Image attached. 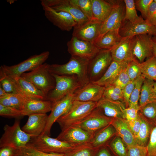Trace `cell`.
I'll list each match as a JSON object with an SVG mask.
<instances>
[{
  "instance_id": "obj_1",
  "label": "cell",
  "mask_w": 156,
  "mask_h": 156,
  "mask_svg": "<svg viewBox=\"0 0 156 156\" xmlns=\"http://www.w3.org/2000/svg\"><path fill=\"white\" fill-rule=\"evenodd\" d=\"M90 60L77 56H71L68 62L65 64H49V70L52 74L75 75L83 87L90 82L88 73Z\"/></svg>"
},
{
  "instance_id": "obj_2",
  "label": "cell",
  "mask_w": 156,
  "mask_h": 156,
  "mask_svg": "<svg viewBox=\"0 0 156 156\" xmlns=\"http://www.w3.org/2000/svg\"><path fill=\"white\" fill-rule=\"evenodd\" d=\"M97 102L74 101L68 112L56 122L62 130L81 122L96 107Z\"/></svg>"
},
{
  "instance_id": "obj_3",
  "label": "cell",
  "mask_w": 156,
  "mask_h": 156,
  "mask_svg": "<svg viewBox=\"0 0 156 156\" xmlns=\"http://www.w3.org/2000/svg\"><path fill=\"white\" fill-rule=\"evenodd\" d=\"M49 65L44 63L29 72L23 73L21 76L33 84L46 97L55 85V79L49 70Z\"/></svg>"
},
{
  "instance_id": "obj_4",
  "label": "cell",
  "mask_w": 156,
  "mask_h": 156,
  "mask_svg": "<svg viewBox=\"0 0 156 156\" xmlns=\"http://www.w3.org/2000/svg\"><path fill=\"white\" fill-rule=\"evenodd\" d=\"M27 145L46 153L63 154H65L78 146L44 134L32 137Z\"/></svg>"
},
{
  "instance_id": "obj_5",
  "label": "cell",
  "mask_w": 156,
  "mask_h": 156,
  "mask_svg": "<svg viewBox=\"0 0 156 156\" xmlns=\"http://www.w3.org/2000/svg\"><path fill=\"white\" fill-rule=\"evenodd\" d=\"M52 74L55 79V85L54 89L47 95L45 100L50 101L52 103L68 94L74 93L82 87L77 77L75 75Z\"/></svg>"
},
{
  "instance_id": "obj_6",
  "label": "cell",
  "mask_w": 156,
  "mask_h": 156,
  "mask_svg": "<svg viewBox=\"0 0 156 156\" xmlns=\"http://www.w3.org/2000/svg\"><path fill=\"white\" fill-rule=\"evenodd\" d=\"M50 55L49 51H45L36 54L20 63L14 65H5L0 67V77L7 76L11 77L21 76L27 71H31L43 64Z\"/></svg>"
},
{
  "instance_id": "obj_7",
  "label": "cell",
  "mask_w": 156,
  "mask_h": 156,
  "mask_svg": "<svg viewBox=\"0 0 156 156\" xmlns=\"http://www.w3.org/2000/svg\"><path fill=\"white\" fill-rule=\"evenodd\" d=\"M0 139V147H9L14 150L26 146L32 136L21 128L20 122L16 120L12 126L5 125Z\"/></svg>"
},
{
  "instance_id": "obj_8",
  "label": "cell",
  "mask_w": 156,
  "mask_h": 156,
  "mask_svg": "<svg viewBox=\"0 0 156 156\" xmlns=\"http://www.w3.org/2000/svg\"><path fill=\"white\" fill-rule=\"evenodd\" d=\"M113 60L110 50H100L90 60L88 70L90 82H95L100 78Z\"/></svg>"
},
{
  "instance_id": "obj_9",
  "label": "cell",
  "mask_w": 156,
  "mask_h": 156,
  "mask_svg": "<svg viewBox=\"0 0 156 156\" xmlns=\"http://www.w3.org/2000/svg\"><path fill=\"white\" fill-rule=\"evenodd\" d=\"M103 22L93 19L73 28L72 36L94 44L99 38Z\"/></svg>"
},
{
  "instance_id": "obj_10",
  "label": "cell",
  "mask_w": 156,
  "mask_h": 156,
  "mask_svg": "<svg viewBox=\"0 0 156 156\" xmlns=\"http://www.w3.org/2000/svg\"><path fill=\"white\" fill-rule=\"evenodd\" d=\"M112 119V118L104 115L96 107L81 122L75 125L81 127L93 137L99 130L110 124Z\"/></svg>"
},
{
  "instance_id": "obj_11",
  "label": "cell",
  "mask_w": 156,
  "mask_h": 156,
  "mask_svg": "<svg viewBox=\"0 0 156 156\" xmlns=\"http://www.w3.org/2000/svg\"><path fill=\"white\" fill-rule=\"evenodd\" d=\"M74 101V94L73 93L68 94L52 103L51 110L48 116L46 126L41 134L50 135L51 130L54 123L68 112Z\"/></svg>"
},
{
  "instance_id": "obj_12",
  "label": "cell",
  "mask_w": 156,
  "mask_h": 156,
  "mask_svg": "<svg viewBox=\"0 0 156 156\" xmlns=\"http://www.w3.org/2000/svg\"><path fill=\"white\" fill-rule=\"evenodd\" d=\"M152 36L140 34L133 37L132 50L133 57L140 63L153 55Z\"/></svg>"
},
{
  "instance_id": "obj_13",
  "label": "cell",
  "mask_w": 156,
  "mask_h": 156,
  "mask_svg": "<svg viewBox=\"0 0 156 156\" xmlns=\"http://www.w3.org/2000/svg\"><path fill=\"white\" fill-rule=\"evenodd\" d=\"M113 8L103 23L100 36L111 30L119 29L124 20L125 5L123 0H113Z\"/></svg>"
},
{
  "instance_id": "obj_14",
  "label": "cell",
  "mask_w": 156,
  "mask_h": 156,
  "mask_svg": "<svg viewBox=\"0 0 156 156\" xmlns=\"http://www.w3.org/2000/svg\"><path fill=\"white\" fill-rule=\"evenodd\" d=\"M42 5L47 6L58 11H63L70 14L77 23L80 25L89 20L85 15L70 0H41Z\"/></svg>"
},
{
  "instance_id": "obj_15",
  "label": "cell",
  "mask_w": 156,
  "mask_h": 156,
  "mask_svg": "<svg viewBox=\"0 0 156 156\" xmlns=\"http://www.w3.org/2000/svg\"><path fill=\"white\" fill-rule=\"evenodd\" d=\"M42 6L46 18L60 30L68 31L76 25L74 19L69 13L57 11L48 6Z\"/></svg>"
},
{
  "instance_id": "obj_16",
  "label": "cell",
  "mask_w": 156,
  "mask_h": 156,
  "mask_svg": "<svg viewBox=\"0 0 156 156\" xmlns=\"http://www.w3.org/2000/svg\"><path fill=\"white\" fill-rule=\"evenodd\" d=\"M67 51L71 56H77L90 60L100 50L94 44L73 36L67 42Z\"/></svg>"
},
{
  "instance_id": "obj_17",
  "label": "cell",
  "mask_w": 156,
  "mask_h": 156,
  "mask_svg": "<svg viewBox=\"0 0 156 156\" xmlns=\"http://www.w3.org/2000/svg\"><path fill=\"white\" fill-rule=\"evenodd\" d=\"M92 137L81 127L75 125L62 130L56 138L73 144L79 145L89 143Z\"/></svg>"
},
{
  "instance_id": "obj_18",
  "label": "cell",
  "mask_w": 156,
  "mask_h": 156,
  "mask_svg": "<svg viewBox=\"0 0 156 156\" xmlns=\"http://www.w3.org/2000/svg\"><path fill=\"white\" fill-rule=\"evenodd\" d=\"M119 33L122 38L143 34L156 36V26L144 19L134 23L123 21L119 29Z\"/></svg>"
},
{
  "instance_id": "obj_19",
  "label": "cell",
  "mask_w": 156,
  "mask_h": 156,
  "mask_svg": "<svg viewBox=\"0 0 156 156\" xmlns=\"http://www.w3.org/2000/svg\"><path fill=\"white\" fill-rule=\"evenodd\" d=\"M105 87L90 82L74 93L75 101L97 102L103 97Z\"/></svg>"
},
{
  "instance_id": "obj_20",
  "label": "cell",
  "mask_w": 156,
  "mask_h": 156,
  "mask_svg": "<svg viewBox=\"0 0 156 156\" xmlns=\"http://www.w3.org/2000/svg\"><path fill=\"white\" fill-rule=\"evenodd\" d=\"M96 108L104 115L109 118L125 119L124 111L126 105L122 102L112 101L102 97L97 102Z\"/></svg>"
},
{
  "instance_id": "obj_21",
  "label": "cell",
  "mask_w": 156,
  "mask_h": 156,
  "mask_svg": "<svg viewBox=\"0 0 156 156\" xmlns=\"http://www.w3.org/2000/svg\"><path fill=\"white\" fill-rule=\"evenodd\" d=\"M133 37L122 38L120 42L110 50L113 60L118 62H129L135 59L132 53Z\"/></svg>"
},
{
  "instance_id": "obj_22",
  "label": "cell",
  "mask_w": 156,
  "mask_h": 156,
  "mask_svg": "<svg viewBox=\"0 0 156 156\" xmlns=\"http://www.w3.org/2000/svg\"><path fill=\"white\" fill-rule=\"evenodd\" d=\"M11 77L19 94L26 98L45 101L46 96L44 94L30 82L21 76Z\"/></svg>"
},
{
  "instance_id": "obj_23",
  "label": "cell",
  "mask_w": 156,
  "mask_h": 156,
  "mask_svg": "<svg viewBox=\"0 0 156 156\" xmlns=\"http://www.w3.org/2000/svg\"><path fill=\"white\" fill-rule=\"evenodd\" d=\"M48 116L46 114L30 115L28 116L27 122L22 129L32 137L38 136L44 131L47 125Z\"/></svg>"
},
{
  "instance_id": "obj_24",
  "label": "cell",
  "mask_w": 156,
  "mask_h": 156,
  "mask_svg": "<svg viewBox=\"0 0 156 156\" xmlns=\"http://www.w3.org/2000/svg\"><path fill=\"white\" fill-rule=\"evenodd\" d=\"M52 103L49 101L26 99L21 110L23 116L36 114H46L51 111Z\"/></svg>"
},
{
  "instance_id": "obj_25",
  "label": "cell",
  "mask_w": 156,
  "mask_h": 156,
  "mask_svg": "<svg viewBox=\"0 0 156 156\" xmlns=\"http://www.w3.org/2000/svg\"><path fill=\"white\" fill-rule=\"evenodd\" d=\"M129 62L113 60L103 75L98 80L93 83L104 87L111 85L127 67Z\"/></svg>"
},
{
  "instance_id": "obj_26",
  "label": "cell",
  "mask_w": 156,
  "mask_h": 156,
  "mask_svg": "<svg viewBox=\"0 0 156 156\" xmlns=\"http://www.w3.org/2000/svg\"><path fill=\"white\" fill-rule=\"evenodd\" d=\"M111 124L116 131V134L120 138L127 147L137 144L126 119L122 118H112Z\"/></svg>"
},
{
  "instance_id": "obj_27",
  "label": "cell",
  "mask_w": 156,
  "mask_h": 156,
  "mask_svg": "<svg viewBox=\"0 0 156 156\" xmlns=\"http://www.w3.org/2000/svg\"><path fill=\"white\" fill-rule=\"evenodd\" d=\"M119 29L110 30L99 37L94 44L100 50H111L120 41Z\"/></svg>"
},
{
  "instance_id": "obj_28",
  "label": "cell",
  "mask_w": 156,
  "mask_h": 156,
  "mask_svg": "<svg viewBox=\"0 0 156 156\" xmlns=\"http://www.w3.org/2000/svg\"><path fill=\"white\" fill-rule=\"evenodd\" d=\"M93 19L103 22L111 11L113 0H91Z\"/></svg>"
},
{
  "instance_id": "obj_29",
  "label": "cell",
  "mask_w": 156,
  "mask_h": 156,
  "mask_svg": "<svg viewBox=\"0 0 156 156\" xmlns=\"http://www.w3.org/2000/svg\"><path fill=\"white\" fill-rule=\"evenodd\" d=\"M154 82L153 81L144 78L139 101L140 109L149 103L156 101V95L153 88Z\"/></svg>"
},
{
  "instance_id": "obj_30",
  "label": "cell",
  "mask_w": 156,
  "mask_h": 156,
  "mask_svg": "<svg viewBox=\"0 0 156 156\" xmlns=\"http://www.w3.org/2000/svg\"><path fill=\"white\" fill-rule=\"evenodd\" d=\"M116 134L115 129L110 124L97 132L89 143L93 147L100 148Z\"/></svg>"
},
{
  "instance_id": "obj_31",
  "label": "cell",
  "mask_w": 156,
  "mask_h": 156,
  "mask_svg": "<svg viewBox=\"0 0 156 156\" xmlns=\"http://www.w3.org/2000/svg\"><path fill=\"white\" fill-rule=\"evenodd\" d=\"M142 76L149 80L156 81V58L153 55L140 64Z\"/></svg>"
},
{
  "instance_id": "obj_32",
  "label": "cell",
  "mask_w": 156,
  "mask_h": 156,
  "mask_svg": "<svg viewBox=\"0 0 156 156\" xmlns=\"http://www.w3.org/2000/svg\"><path fill=\"white\" fill-rule=\"evenodd\" d=\"M139 115L141 125L139 133L135 139L138 144L146 146V145L150 137L152 129L150 123L139 113Z\"/></svg>"
},
{
  "instance_id": "obj_33",
  "label": "cell",
  "mask_w": 156,
  "mask_h": 156,
  "mask_svg": "<svg viewBox=\"0 0 156 156\" xmlns=\"http://www.w3.org/2000/svg\"><path fill=\"white\" fill-rule=\"evenodd\" d=\"M26 99L18 94H8L0 98V104L21 110Z\"/></svg>"
},
{
  "instance_id": "obj_34",
  "label": "cell",
  "mask_w": 156,
  "mask_h": 156,
  "mask_svg": "<svg viewBox=\"0 0 156 156\" xmlns=\"http://www.w3.org/2000/svg\"><path fill=\"white\" fill-rule=\"evenodd\" d=\"M99 148L92 146L90 143L78 145L64 155L65 156H96Z\"/></svg>"
},
{
  "instance_id": "obj_35",
  "label": "cell",
  "mask_w": 156,
  "mask_h": 156,
  "mask_svg": "<svg viewBox=\"0 0 156 156\" xmlns=\"http://www.w3.org/2000/svg\"><path fill=\"white\" fill-rule=\"evenodd\" d=\"M13 156H65L64 154L46 153L27 145L14 150Z\"/></svg>"
},
{
  "instance_id": "obj_36",
  "label": "cell",
  "mask_w": 156,
  "mask_h": 156,
  "mask_svg": "<svg viewBox=\"0 0 156 156\" xmlns=\"http://www.w3.org/2000/svg\"><path fill=\"white\" fill-rule=\"evenodd\" d=\"M123 1L125 5V13L123 21L134 23L144 20L142 16H139L137 14L134 0Z\"/></svg>"
},
{
  "instance_id": "obj_37",
  "label": "cell",
  "mask_w": 156,
  "mask_h": 156,
  "mask_svg": "<svg viewBox=\"0 0 156 156\" xmlns=\"http://www.w3.org/2000/svg\"><path fill=\"white\" fill-rule=\"evenodd\" d=\"M103 97L112 101H120L125 103L122 89L112 85L105 87Z\"/></svg>"
},
{
  "instance_id": "obj_38",
  "label": "cell",
  "mask_w": 156,
  "mask_h": 156,
  "mask_svg": "<svg viewBox=\"0 0 156 156\" xmlns=\"http://www.w3.org/2000/svg\"><path fill=\"white\" fill-rule=\"evenodd\" d=\"M144 79L141 75L136 79L134 87L129 99L128 107H134L139 110L138 101Z\"/></svg>"
},
{
  "instance_id": "obj_39",
  "label": "cell",
  "mask_w": 156,
  "mask_h": 156,
  "mask_svg": "<svg viewBox=\"0 0 156 156\" xmlns=\"http://www.w3.org/2000/svg\"><path fill=\"white\" fill-rule=\"evenodd\" d=\"M139 113L150 122H156V101L149 103L140 109Z\"/></svg>"
},
{
  "instance_id": "obj_40",
  "label": "cell",
  "mask_w": 156,
  "mask_h": 156,
  "mask_svg": "<svg viewBox=\"0 0 156 156\" xmlns=\"http://www.w3.org/2000/svg\"><path fill=\"white\" fill-rule=\"evenodd\" d=\"M70 1L78 8L89 20L94 19L91 0H70Z\"/></svg>"
},
{
  "instance_id": "obj_41",
  "label": "cell",
  "mask_w": 156,
  "mask_h": 156,
  "mask_svg": "<svg viewBox=\"0 0 156 156\" xmlns=\"http://www.w3.org/2000/svg\"><path fill=\"white\" fill-rule=\"evenodd\" d=\"M125 144L121 139L117 136L111 142L110 147L117 156H127V149Z\"/></svg>"
},
{
  "instance_id": "obj_42",
  "label": "cell",
  "mask_w": 156,
  "mask_h": 156,
  "mask_svg": "<svg viewBox=\"0 0 156 156\" xmlns=\"http://www.w3.org/2000/svg\"><path fill=\"white\" fill-rule=\"evenodd\" d=\"M140 64L136 59L128 62L126 70L131 81L136 80L142 75Z\"/></svg>"
},
{
  "instance_id": "obj_43",
  "label": "cell",
  "mask_w": 156,
  "mask_h": 156,
  "mask_svg": "<svg viewBox=\"0 0 156 156\" xmlns=\"http://www.w3.org/2000/svg\"><path fill=\"white\" fill-rule=\"evenodd\" d=\"M0 85L8 94H19L14 81L10 77H0Z\"/></svg>"
},
{
  "instance_id": "obj_44",
  "label": "cell",
  "mask_w": 156,
  "mask_h": 156,
  "mask_svg": "<svg viewBox=\"0 0 156 156\" xmlns=\"http://www.w3.org/2000/svg\"><path fill=\"white\" fill-rule=\"evenodd\" d=\"M0 115L1 116L14 118H20L24 116L21 111L13 107L0 104Z\"/></svg>"
},
{
  "instance_id": "obj_45",
  "label": "cell",
  "mask_w": 156,
  "mask_h": 156,
  "mask_svg": "<svg viewBox=\"0 0 156 156\" xmlns=\"http://www.w3.org/2000/svg\"><path fill=\"white\" fill-rule=\"evenodd\" d=\"M134 1L136 9L140 12L143 18L146 20L149 6L153 0H136Z\"/></svg>"
},
{
  "instance_id": "obj_46",
  "label": "cell",
  "mask_w": 156,
  "mask_h": 156,
  "mask_svg": "<svg viewBox=\"0 0 156 156\" xmlns=\"http://www.w3.org/2000/svg\"><path fill=\"white\" fill-rule=\"evenodd\" d=\"M127 156H148L146 146L138 144L127 147Z\"/></svg>"
},
{
  "instance_id": "obj_47",
  "label": "cell",
  "mask_w": 156,
  "mask_h": 156,
  "mask_svg": "<svg viewBox=\"0 0 156 156\" xmlns=\"http://www.w3.org/2000/svg\"><path fill=\"white\" fill-rule=\"evenodd\" d=\"M146 146L148 156H156V126L151 130L149 142Z\"/></svg>"
},
{
  "instance_id": "obj_48",
  "label": "cell",
  "mask_w": 156,
  "mask_h": 156,
  "mask_svg": "<svg viewBox=\"0 0 156 156\" xmlns=\"http://www.w3.org/2000/svg\"><path fill=\"white\" fill-rule=\"evenodd\" d=\"M126 68L120 73L111 85L122 89L131 81L127 73Z\"/></svg>"
},
{
  "instance_id": "obj_49",
  "label": "cell",
  "mask_w": 156,
  "mask_h": 156,
  "mask_svg": "<svg viewBox=\"0 0 156 156\" xmlns=\"http://www.w3.org/2000/svg\"><path fill=\"white\" fill-rule=\"evenodd\" d=\"M136 80L130 81L122 89L125 104L127 107H128L129 99L134 87Z\"/></svg>"
},
{
  "instance_id": "obj_50",
  "label": "cell",
  "mask_w": 156,
  "mask_h": 156,
  "mask_svg": "<svg viewBox=\"0 0 156 156\" xmlns=\"http://www.w3.org/2000/svg\"><path fill=\"white\" fill-rule=\"evenodd\" d=\"M139 109L134 107H126L124 111L125 119L129 121L136 119L139 116Z\"/></svg>"
},
{
  "instance_id": "obj_51",
  "label": "cell",
  "mask_w": 156,
  "mask_h": 156,
  "mask_svg": "<svg viewBox=\"0 0 156 156\" xmlns=\"http://www.w3.org/2000/svg\"><path fill=\"white\" fill-rule=\"evenodd\" d=\"M127 121L131 132L136 138L139 133L141 125L139 113L138 116L136 119Z\"/></svg>"
},
{
  "instance_id": "obj_52",
  "label": "cell",
  "mask_w": 156,
  "mask_h": 156,
  "mask_svg": "<svg viewBox=\"0 0 156 156\" xmlns=\"http://www.w3.org/2000/svg\"><path fill=\"white\" fill-rule=\"evenodd\" d=\"M14 149L9 147H3L0 148V156H13Z\"/></svg>"
},
{
  "instance_id": "obj_53",
  "label": "cell",
  "mask_w": 156,
  "mask_h": 156,
  "mask_svg": "<svg viewBox=\"0 0 156 156\" xmlns=\"http://www.w3.org/2000/svg\"><path fill=\"white\" fill-rule=\"evenodd\" d=\"M96 156H112V155L106 147H102L99 149Z\"/></svg>"
},
{
  "instance_id": "obj_54",
  "label": "cell",
  "mask_w": 156,
  "mask_h": 156,
  "mask_svg": "<svg viewBox=\"0 0 156 156\" xmlns=\"http://www.w3.org/2000/svg\"><path fill=\"white\" fill-rule=\"evenodd\" d=\"M156 11V3L153 0L150 5L148 10L147 18L146 20H148L153 16Z\"/></svg>"
},
{
  "instance_id": "obj_55",
  "label": "cell",
  "mask_w": 156,
  "mask_h": 156,
  "mask_svg": "<svg viewBox=\"0 0 156 156\" xmlns=\"http://www.w3.org/2000/svg\"><path fill=\"white\" fill-rule=\"evenodd\" d=\"M146 20L150 24L156 26V11L150 18Z\"/></svg>"
},
{
  "instance_id": "obj_56",
  "label": "cell",
  "mask_w": 156,
  "mask_h": 156,
  "mask_svg": "<svg viewBox=\"0 0 156 156\" xmlns=\"http://www.w3.org/2000/svg\"><path fill=\"white\" fill-rule=\"evenodd\" d=\"M8 94L0 85V98L3 97L7 95Z\"/></svg>"
},
{
  "instance_id": "obj_57",
  "label": "cell",
  "mask_w": 156,
  "mask_h": 156,
  "mask_svg": "<svg viewBox=\"0 0 156 156\" xmlns=\"http://www.w3.org/2000/svg\"><path fill=\"white\" fill-rule=\"evenodd\" d=\"M153 55L156 58V43L153 41Z\"/></svg>"
},
{
  "instance_id": "obj_58",
  "label": "cell",
  "mask_w": 156,
  "mask_h": 156,
  "mask_svg": "<svg viewBox=\"0 0 156 156\" xmlns=\"http://www.w3.org/2000/svg\"><path fill=\"white\" fill-rule=\"evenodd\" d=\"M153 88L154 90L156 91V82L154 83Z\"/></svg>"
},
{
  "instance_id": "obj_59",
  "label": "cell",
  "mask_w": 156,
  "mask_h": 156,
  "mask_svg": "<svg viewBox=\"0 0 156 156\" xmlns=\"http://www.w3.org/2000/svg\"><path fill=\"white\" fill-rule=\"evenodd\" d=\"M152 40L153 41L156 43V36H153Z\"/></svg>"
},
{
  "instance_id": "obj_60",
  "label": "cell",
  "mask_w": 156,
  "mask_h": 156,
  "mask_svg": "<svg viewBox=\"0 0 156 156\" xmlns=\"http://www.w3.org/2000/svg\"><path fill=\"white\" fill-rule=\"evenodd\" d=\"M155 91V94H156V91Z\"/></svg>"
}]
</instances>
